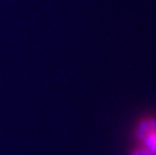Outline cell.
I'll use <instances>...</instances> for the list:
<instances>
[{
	"label": "cell",
	"instance_id": "cell-1",
	"mask_svg": "<svg viewBox=\"0 0 156 155\" xmlns=\"http://www.w3.org/2000/svg\"><path fill=\"white\" fill-rule=\"evenodd\" d=\"M136 145L131 155H156V118L139 121L135 130Z\"/></svg>",
	"mask_w": 156,
	"mask_h": 155
}]
</instances>
